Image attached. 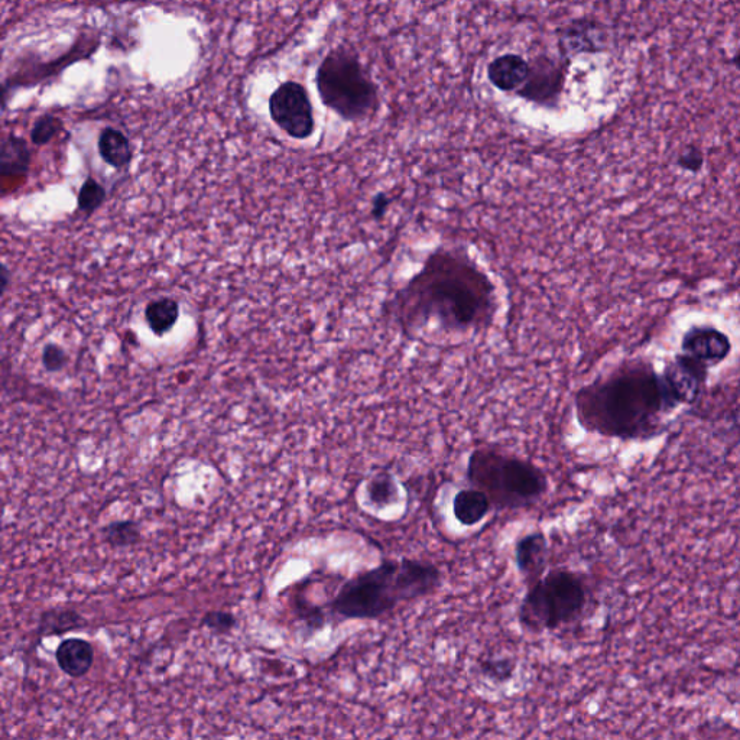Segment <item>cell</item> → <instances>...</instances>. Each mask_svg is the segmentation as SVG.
I'll use <instances>...</instances> for the list:
<instances>
[{"mask_svg":"<svg viewBox=\"0 0 740 740\" xmlns=\"http://www.w3.org/2000/svg\"><path fill=\"white\" fill-rule=\"evenodd\" d=\"M677 165L683 171L699 172L704 165L703 151L697 145H687L681 149L677 157Z\"/></svg>","mask_w":740,"mask_h":740,"instance_id":"25","label":"cell"},{"mask_svg":"<svg viewBox=\"0 0 740 740\" xmlns=\"http://www.w3.org/2000/svg\"><path fill=\"white\" fill-rule=\"evenodd\" d=\"M61 131H63V120L50 115V113L42 115L41 118L35 120L34 126H32V144L37 146L50 144Z\"/></svg>","mask_w":740,"mask_h":740,"instance_id":"22","label":"cell"},{"mask_svg":"<svg viewBox=\"0 0 740 740\" xmlns=\"http://www.w3.org/2000/svg\"><path fill=\"white\" fill-rule=\"evenodd\" d=\"M180 317V305L171 298L152 301L145 310L146 323L155 336L170 333Z\"/></svg>","mask_w":740,"mask_h":740,"instance_id":"18","label":"cell"},{"mask_svg":"<svg viewBox=\"0 0 740 740\" xmlns=\"http://www.w3.org/2000/svg\"><path fill=\"white\" fill-rule=\"evenodd\" d=\"M608 34L600 22L577 19L560 29L558 48L561 57L570 60L574 55L600 53L605 50Z\"/></svg>","mask_w":740,"mask_h":740,"instance_id":"9","label":"cell"},{"mask_svg":"<svg viewBox=\"0 0 740 740\" xmlns=\"http://www.w3.org/2000/svg\"><path fill=\"white\" fill-rule=\"evenodd\" d=\"M498 308L489 275L463 249L446 248L431 252L395 292L386 316L407 337L427 330L469 334L488 330Z\"/></svg>","mask_w":740,"mask_h":740,"instance_id":"1","label":"cell"},{"mask_svg":"<svg viewBox=\"0 0 740 740\" xmlns=\"http://www.w3.org/2000/svg\"><path fill=\"white\" fill-rule=\"evenodd\" d=\"M482 670L492 680L506 681L514 674V665L508 660H492L483 664Z\"/></svg>","mask_w":740,"mask_h":740,"instance_id":"26","label":"cell"},{"mask_svg":"<svg viewBox=\"0 0 740 740\" xmlns=\"http://www.w3.org/2000/svg\"><path fill=\"white\" fill-rule=\"evenodd\" d=\"M99 154L107 165L125 168L131 164L133 152L128 136L116 128H105L99 136Z\"/></svg>","mask_w":740,"mask_h":740,"instance_id":"16","label":"cell"},{"mask_svg":"<svg viewBox=\"0 0 740 740\" xmlns=\"http://www.w3.org/2000/svg\"><path fill=\"white\" fill-rule=\"evenodd\" d=\"M587 605L586 583L570 570H551L528 587L518 609L522 628L534 634L557 631L582 616Z\"/></svg>","mask_w":740,"mask_h":740,"instance_id":"6","label":"cell"},{"mask_svg":"<svg viewBox=\"0 0 740 740\" xmlns=\"http://www.w3.org/2000/svg\"><path fill=\"white\" fill-rule=\"evenodd\" d=\"M515 563L528 587L544 576L548 564V542L542 532H531L516 541Z\"/></svg>","mask_w":740,"mask_h":740,"instance_id":"10","label":"cell"},{"mask_svg":"<svg viewBox=\"0 0 740 740\" xmlns=\"http://www.w3.org/2000/svg\"><path fill=\"white\" fill-rule=\"evenodd\" d=\"M31 165V149L25 139L16 135H8L2 141L0 148V168L3 180L8 178L25 177Z\"/></svg>","mask_w":740,"mask_h":740,"instance_id":"15","label":"cell"},{"mask_svg":"<svg viewBox=\"0 0 740 740\" xmlns=\"http://www.w3.org/2000/svg\"><path fill=\"white\" fill-rule=\"evenodd\" d=\"M201 625L209 628L210 631L216 632V634H229L236 625H238V619L233 613L223 612V610H210L201 619Z\"/></svg>","mask_w":740,"mask_h":740,"instance_id":"23","label":"cell"},{"mask_svg":"<svg viewBox=\"0 0 740 740\" xmlns=\"http://www.w3.org/2000/svg\"><path fill=\"white\" fill-rule=\"evenodd\" d=\"M366 498L373 508L384 509L399 499V488L395 477L388 472L372 476L366 485Z\"/></svg>","mask_w":740,"mask_h":740,"instance_id":"19","label":"cell"},{"mask_svg":"<svg viewBox=\"0 0 740 740\" xmlns=\"http://www.w3.org/2000/svg\"><path fill=\"white\" fill-rule=\"evenodd\" d=\"M466 475L472 488L483 490L496 509H528L548 492L547 475L540 467L492 447L472 451Z\"/></svg>","mask_w":740,"mask_h":740,"instance_id":"4","label":"cell"},{"mask_svg":"<svg viewBox=\"0 0 740 740\" xmlns=\"http://www.w3.org/2000/svg\"><path fill=\"white\" fill-rule=\"evenodd\" d=\"M688 359L697 365L706 366L725 359L730 344L719 331L713 329H696L687 334L683 343Z\"/></svg>","mask_w":740,"mask_h":740,"instance_id":"11","label":"cell"},{"mask_svg":"<svg viewBox=\"0 0 740 740\" xmlns=\"http://www.w3.org/2000/svg\"><path fill=\"white\" fill-rule=\"evenodd\" d=\"M492 506L489 496L483 490L476 488L460 490L454 496V518L466 527H475L489 515Z\"/></svg>","mask_w":740,"mask_h":740,"instance_id":"14","label":"cell"},{"mask_svg":"<svg viewBox=\"0 0 740 740\" xmlns=\"http://www.w3.org/2000/svg\"><path fill=\"white\" fill-rule=\"evenodd\" d=\"M42 366L47 372L57 373L66 368L68 356L66 350L58 344L50 343L42 350Z\"/></svg>","mask_w":740,"mask_h":740,"instance_id":"24","label":"cell"},{"mask_svg":"<svg viewBox=\"0 0 740 740\" xmlns=\"http://www.w3.org/2000/svg\"><path fill=\"white\" fill-rule=\"evenodd\" d=\"M531 64L522 55L503 54L488 66V79L496 89L511 93L527 83Z\"/></svg>","mask_w":740,"mask_h":740,"instance_id":"12","label":"cell"},{"mask_svg":"<svg viewBox=\"0 0 740 740\" xmlns=\"http://www.w3.org/2000/svg\"><path fill=\"white\" fill-rule=\"evenodd\" d=\"M316 86L323 105L346 122H366L381 109L378 84L350 48H334L324 57Z\"/></svg>","mask_w":740,"mask_h":740,"instance_id":"5","label":"cell"},{"mask_svg":"<svg viewBox=\"0 0 740 740\" xmlns=\"http://www.w3.org/2000/svg\"><path fill=\"white\" fill-rule=\"evenodd\" d=\"M269 113L275 125L291 138L308 139L316 131L310 96L297 81H285L272 93Z\"/></svg>","mask_w":740,"mask_h":740,"instance_id":"7","label":"cell"},{"mask_svg":"<svg viewBox=\"0 0 740 740\" xmlns=\"http://www.w3.org/2000/svg\"><path fill=\"white\" fill-rule=\"evenodd\" d=\"M441 583L443 573L436 564L411 558L384 561L347 580L330 608L334 615L349 621H376L402 603L433 595Z\"/></svg>","mask_w":740,"mask_h":740,"instance_id":"3","label":"cell"},{"mask_svg":"<svg viewBox=\"0 0 740 740\" xmlns=\"http://www.w3.org/2000/svg\"><path fill=\"white\" fill-rule=\"evenodd\" d=\"M678 404L664 379L639 369L613 373L576 395V415L590 433L636 438L648 433L661 412Z\"/></svg>","mask_w":740,"mask_h":740,"instance_id":"2","label":"cell"},{"mask_svg":"<svg viewBox=\"0 0 740 740\" xmlns=\"http://www.w3.org/2000/svg\"><path fill=\"white\" fill-rule=\"evenodd\" d=\"M389 204H391V200L388 199V196H385V194H379L375 201H373L372 210H370V212H372L375 219H381V217H384L385 213L388 212Z\"/></svg>","mask_w":740,"mask_h":740,"instance_id":"27","label":"cell"},{"mask_svg":"<svg viewBox=\"0 0 740 740\" xmlns=\"http://www.w3.org/2000/svg\"><path fill=\"white\" fill-rule=\"evenodd\" d=\"M87 621L77 610L70 608H57L42 612L40 623H38V635L60 636L68 632L79 631L86 628Z\"/></svg>","mask_w":740,"mask_h":740,"instance_id":"17","label":"cell"},{"mask_svg":"<svg viewBox=\"0 0 740 740\" xmlns=\"http://www.w3.org/2000/svg\"><path fill=\"white\" fill-rule=\"evenodd\" d=\"M106 200V190L99 181L89 177L81 185L79 196H77V206H79L80 212L87 214H93L96 210H99L103 206Z\"/></svg>","mask_w":740,"mask_h":740,"instance_id":"21","label":"cell"},{"mask_svg":"<svg viewBox=\"0 0 740 740\" xmlns=\"http://www.w3.org/2000/svg\"><path fill=\"white\" fill-rule=\"evenodd\" d=\"M103 540L109 547L116 550H126L135 547L141 541V528L133 519L113 521L102 529Z\"/></svg>","mask_w":740,"mask_h":740,"instance_id":"20","label":"cell"},{"mask_svg":"<svg viewBox=\"0 0 740 740\" xmlns=\"http://www.w3.org/2000/svg\"><path fill=\"white\" fill-rule=\"evenodd\" d=\"M531 71L527 83L516 90L515 94L527 102L535 103L547 109H555L560 105L567 74H569L570 60L540 55L531 61Z\"/></svg>","mask_w":740,"mask_h":740,"instance_id":"8","label":"cell"},{"mask_svg":"<svg viewBox=\"0 0 740 740\" xmlns=\"http://www.w3.org/2000/svg\"><path fill=\"white\" fill-rule=\"evenodd\" d=\"M9 284V271L6 266H3L2 268V291L5 292L6 288H8Z\"/></svg>","mask_w":740,"mask_h":740,"instance_id":"29","label":"cell"},{"mask_svg":"<svg viewBox=\"0 0 740 740\" xmlns=\"http://www.w3.org/2000/svg\"><path fill=\"white\" fill-rule=\"evenodd\" d=\"M55 661L68 677L81 678L92 670L94 649L86 639H64L55 651Z\"/></svg>","mask_w":740,"mask_h":740,"instance_id":"13","label":"cell"},{"mask_svg":"<svg viewBox=\"0 0 740 740\" xmlns=\"http://www.w3.org/2000/svg\"><path fill=\"white\" fill-rule=\"evenodd\" d=\"M730 64H732L736 70L740 71V45L738 50L735 51V54L732 55V58H730Z\"/></svg>","mask_w":740,"mask_h":740,"instance_id":"28","label":"cell"}]
</instances>
